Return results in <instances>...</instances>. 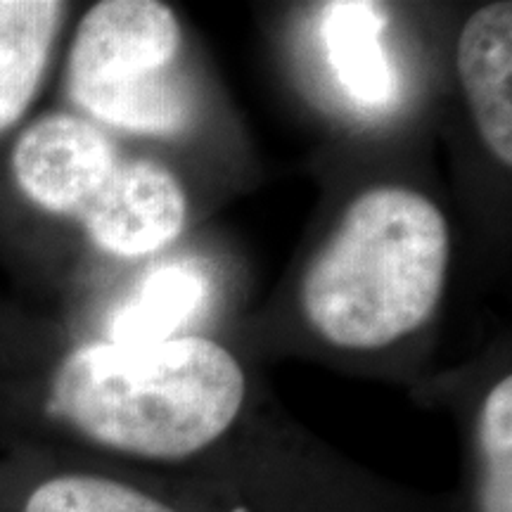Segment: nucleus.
Segmentation results:
<instances>
[{"label":"nucleus","instance_id":"20e7f679","mask_svg":"<svg viewBox=\"0 0 512 512\" xmlns=\"http://www.w3.org/2000/svg\"><path fill=\"white\" fill-rule=\"evenodd\" d=\"M117 166L110 138L74 114H48L34 121L12 150L19 190L50 214L76 219L98 200Z\"/></svg>","mask_w":512,"mask_h":512},{"label":"nucleus","instance_id":"6e6552de","mask_svg":"<svg viewBox=\"0 0 512 512\" xmlns=\"http://www.w3.org/2000/svg\"><path fill=\"white\" fill-rule=\"evenodd\" d=\"M64 10L53 0H0V131L34 100Z\"/></svg>","mask_w":512,"mask_h":512},{"label":"nucleus","instance_id":"1a4fd4ad","mask_svg":"<svg viewBox=\"0 0 512 512\" xmlns=\"http://www.w3.org/2000/svg\"><path fill=\"white\" fill-rule=\"evenodd\" d=\"M209 297L207 278L188 264H164L147 273L110 318L114 344H155L174 337Z\"/></svg>","mask_w":512,"mask_h":512},{"label":"nucleus","instance_id":"7ed1b4c3","mask_svg":"<svg viewBox=\"0 0 512 512\" xmlns=\"http://www.w3.org/2000/svg\"><path fill=\"white\" fill-rule=\"evenodd\" d=\"M181 27L157 0H105L76 29L67 91L100 124L145 136H178L195 100L178 69Z\"/></svg>","mask_w":512,"mask_h":512},{"label":"nucleus","instance_id":"f257e3e1","mask_svg":"<svg viewBox=\"0 0 512 512\" xmlns=\"http://www.w3.org/2000/svg\"><path fill=\"white\" fill-rule=\"evenodd\" d=\"M245 394L240 363L207 337L95 342L64 358L48 411L105 451L188 463L233 430Z\"/></svg>","mask_w":512,"mask_h":512},{"label":"nucleus","instance_id":"9b49d317","mask_svg":"<svg viewBox=\"0 0 512 512\" xmlns=\"http://www.w3.org/2000/svg\"><path fill=\"white\" fill-rule=\"evenodd\" d=\"M477 510L512 512V377L486 394L477 418Z\"/></svg>","mask_w":512,"mask_h":512},{"label":"nucleus","instance_id":"f03ea898","mask_svg":"<svg viewBox=\"0 0 512 512\" xmlns=\"http://www.w3.org/2000/svg\"><path fill=\"white\" fill-rule=\"evenodd\" d=\"M446 268L448 226L437 204L401 185H380L349 204L313 256L304 313L337 347H387L432 316Z\"/></svg>","mask_w":512,"mask_h":512},{"label":"nucleus","instance_id":"9d476101","mask_svg":"<svg viewBox=\"0 0 512 512\" xmlns=\"http://www.w3.org/2000/svg\"><path fill=\"white\" fill-rule=\"evenodd\" d=\"M22 512H185L143 486L98 472H60L29 491Z\"/></svg>","mask_w":512,"mask_h":512},{"label":"nucleus","instance_id":"0eeeda50","mask_svg":"<svg viewBox=\"0 0 512 512\" xmlns=\"http://www.w3.org/2000/svg\"><path fill=\"white\" fill-rule=\"evenodd\" d=\"M384 17L373 3L325 5L320 38L347 98L366 110H384L396 98V76L382 48Z\"/></svg>","mask_w":512,"mask_h":512},{"label":"nucleus","instance_id":"423d86ee","mask_svg":"<svg viewBox=\"0 0 512 512\" xmlns=\"http://www.w3.org/2000/svg\"><path fill=\"white\" fill-rule=\"evenodd\" d=\"M458 74L484 145L512 164V5L491 3L465 22Z\"/></svg>","mask_w":512,"mask_h":512},{"label":"nucleus","instance_id":"39448f33","mask_svg":"<svg viewBox=\"0 0 512 512\" xmlns=\"http://www.w3.org/2000/svg\"><path fill=\"white\" fill-rule=\"evenodd\" d=\"M185 216L188 202L178 178L152 159H131L117 166L81 221L102 252L140 259L174 242Z\"/></svg>","mask_w":512,"mask_h":512}]
</instances>
